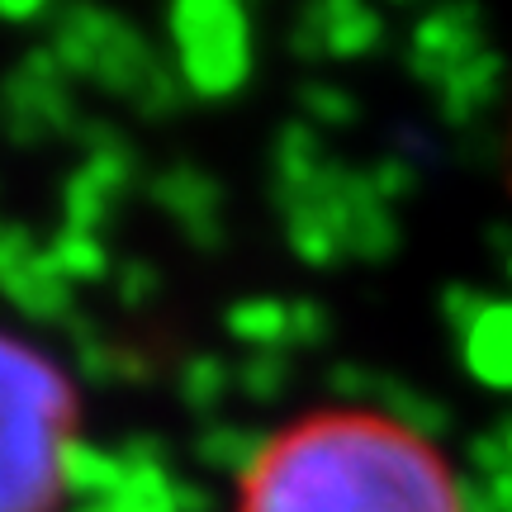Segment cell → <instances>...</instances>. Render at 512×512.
<instances>
[{
	"label": "cell",
	"mask_w": 512,
	"mask_h": 512,
	"mask_svg": "<svg viewBox=\"0 0 512 512\" xmlns=\"http://www.w3.org/2000/svg\"><path fill=\"white\" fill-rule=\"evenodd\" d=\"M86 470L91 451L76 437L67 375L0 332V512H57Z\"/></svg>",
	"instance_id": "7a4b0ae2"
},
{
	"label": "cell",
	"mask_w": 512,
	"mask_h": 512,
	"mask_svg": "<svg viewBox=\"0 0 512 512\" xmlns=\"http://www.w3.org/2000/svg\"><path fill=\"white\" fill-rule=\"evenodd\" d=\"M233 512H465L437 441L380 408H313L252 451Z\"/></svg>",
	"instance_id": "6da1fadb"
}]
</instances>
